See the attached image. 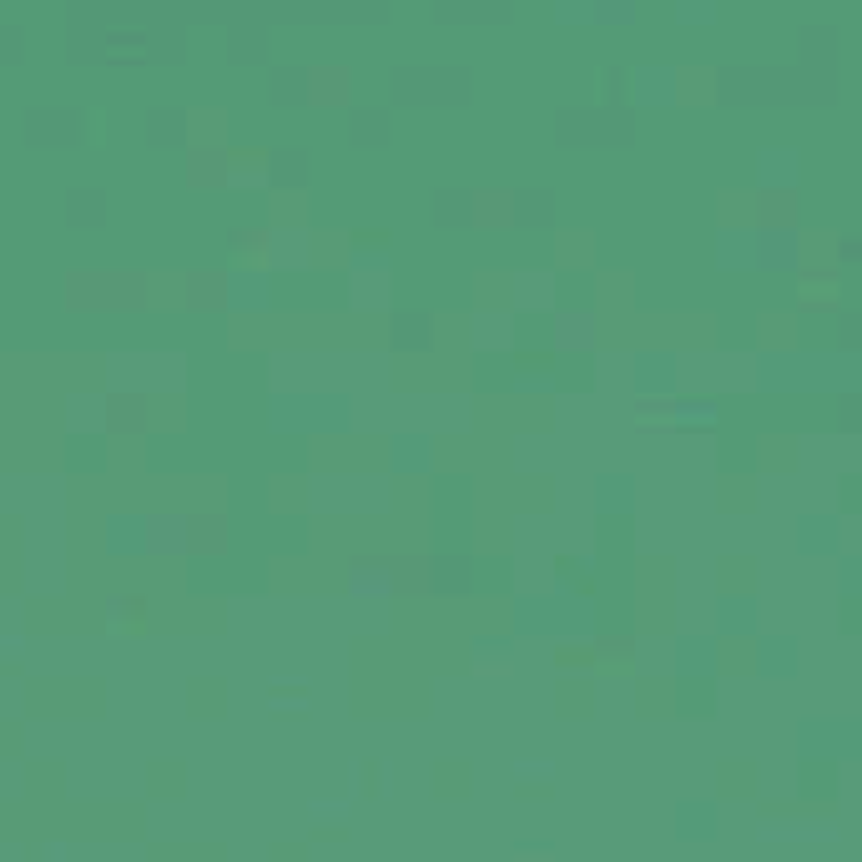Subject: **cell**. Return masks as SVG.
<instances>
[{
	"label": "cell",
	"mask_w": 862,
	"mask_h": 862,
	"mask_svg": "<svg viewBox=\"0 0 862 862\" xmlns=\"http://www.w3.org/2000/svg\"><path fill=\"white\" fill-rule=\"evenodd\" d=\"M721 101H838V66H721L717 72Z\"/></svg>",
	"instance_id": "1"
},
{
	"label": "cell",
	"mask_w": 862,
	"mask_h": 862,
	"mask_svg": "<svg viewBox=\"0 0 862 862\" xmlns=\"http://www.w3.org/2000/svg\"><path fill=\"white\" fill-rule=\"evenodd\" d=\"M807 66H838V25H797Z\"/></svg>",
	"instance_id": "5"
},
{
	"label": "cell",
	"mask_w": 862,
	"mask_h": 862,
	"mask_svg": "<svg viewBox=\"0 0 862 862\" xmlns=\"http://www.w3.org/2000/svg\"><path fill=\"white\" fill-rule=\"evenodd\" d=\"M596 21H635V6L631 0H621V6H600V11H590Z\"/></svg>",
	"instance_id": "10"
},
{
	"label": "cell",
	"mask_w": 862,
	"mask_h": 862,
	"mask_svg": "<svg viewBox=\"0 0 862 862\" xmlns=\"http://www.w3.org/2000/svg\"><path fill=\"white\" fill-rule=\"evenodd\" d=\"M510 217H520V222H550L555 217V192L550 187H530V192H515V197H510Z\"/></svg>",
	"instance_id": "6"
},
{
	"label": "cell",
	"mask_w": 862,
	"mask_h": 862,
	"mask_svg": "<svg viewBox=\"0 0 862 862\" xmlns=\"http://www.w3.org/2000/svg\"><path fill=\"white\" fill-rule=\"evenodd\" d=\"M600 76H605V91H625V72H615V66H605V72H600Z\"/></svg>",
	"instance_id": "11"
},
{
	"label": "cell",
	"mask_w": 862,
	"mask_h": 862,
	"mask_svg": "<svg viewBox=\"0 0 862 862\" xmlns=\"http://www.w3.org/2000/svg\"><path fill=\"white\" fill-rule=\"evenodd\" d=\"M353 137H359V142H383V137H389L383 111H353Z\"/></svg>",
	"instance_id": "8"
},
{
	"label": "cell",
	"mask_w": 862,
	"mask_h": 862,
	"mask_svg": "<svg viewBox=\"0 0 862 862\" xmlns=\"http://www.w3.org/2000/svg\"><path fill=\"white\" fill-rule=\"evenodd\" d=\"M429 15L434 21H465V25L474 21L500 25V21H515V6L510 0H439V6H429Z\"/></svg>",
	"instance_id": "4"
},
{
	"label": "cell",
	"mask_w": 862,
	"mask_h": 862,
	"mask_svg": "<svg viewBox=\"0 0 862 862\" xmlns=\"http://www.w3.org/2000/svg\"><path fill=\"white\" fill-rule=\"evenodd\" d=\"M434 217H439V222H469V217H474V197H469V192H434Z\"/></svg>",
	"instance_id": "7"
},
{
	"label": "cell",
	"mask_w": 862,
	"mask_h": 862,
	"mask_svg": "<svg viewBox=\"0 0 862 862\" xmlns=\"http://www.w3.org/2000/svg\"><path fill=\"white\" fill-rule=\"evenodd\" d=\"M555 142L560 146H625V142H635V111L621 107V101L560 107L555 111Z\"/></svg>",
	"instance_id": "2"
},
{
	"label": "cell",
	"mask_w": 862,
	"mask_h": 862,
	"mask_svg": "<svg viewBox=\"0 0 862 862\" xmlns=\"http://www.w3.org/2000/svg\"><path fill=\"white\" fill-rule=\"evenodd\" d=\"M560 338H565V343H590V318H565Z\"/></svg>",
	"instance_id": "9"
},
{
	"label": "cell",
	"mask_w": 862,
	"mask_h": 862,
	"mask_svg": "<svg viewBox=\"0 0 862 862\" xmlns=\"http://www.w3.org/2000/svg\"><path fill=\"white\" fill-rule=\"evenodd\" d=\"M474 72L469 66H394L389 86L399 101H469L474 91Z\"/></svg>",
	"instance_id": "3"
}]
</instances>
